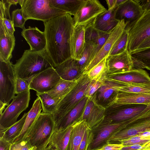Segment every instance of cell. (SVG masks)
<instances>
[{
	"label": "cell",
	"instance_id": "cell-22",
	"mask_svg": "<svg viewBox=\"0 0 150 150\" xmlns=\"http://www.w3.org/2000/svg\"><path fill=\"white\" fill-rule=\"evenodd\" d=\"M55 69L61 79L68 81L77 79L83 74L76 60L72 58L62 63Z\"/></svg>",
	"mask_w": 150,
	"mask_h": 150
},
{
	"label": "cell",
	"instance_id": "cell-15",
	"mask_svg": "<svg viewBox=\"0 0 150 150\" xmlns=\"http://www.w3.org/2000/svg\"><path fill=\"white\" fill-rule=\"evenodd\" d=\"M107 75L122 73L134 68L133 60L128 49L119 54L106 57Z\"/></svg>",
	"mask_w": 150,
	"mask_h": 150
},
{
	"label": "cell",
	"instance_id": "cell-16",
	"mask_svg": "<svg viewBox=\"0 0 150 150\" xmlns=\"http://www.w3.org/2000/svg\"><path fill=\"white\" fill-rule=\"evenodd\" d=\"M106 110L105 107L97 103L94 94L89 99L78 121L85 120L92 129L104 119Z\"/></svg>",
	"mask_w": 150,
	"mask_h": 150
},
{
	"label": "cell",
	"instance_id": "cell-53",
	"mask_svg": "<svg viewBox=\"0 0 150 150\" xmlns=\"http://www.w3.org/2000/svg\"><path fill=\"white\" fill-rule=\"evenodd\" d=\"M138 135L147 138L150 136V131H144L140 133Z\"/></svg>",
	"mask_w": 150,
	"mask_h": 150
},
{
	"label": "cell",
	"instance_id": "cell-4",
	"mask_svg": "<svg viewBox=\"0 0 150 150\" xmlns=\"http://www.w3.org/2000/svg\"><path fill=\"white\" fill-rule=\"evenodd\" d=\"M87 74H83L71 91L58 104L52 114L55 123L69 112L85 96L91 81Z\"/></svg>",
	"mask_w": 150,
	"mask_h": 150
},
{
	"label": "cell",
	"instance_id": "cell-44",
	"mask_svg": "<svg viewBox=\"0 0 150 150\" xmlns=\"http://www.w3.org/2000/svg\"><path fill=\"white\" fill-rule=\"evenodd\" d=\"M93 134L91 129L88 126L86 129L78 150H88L91 142Z\"/></svg>",
	"mask_w": 150,
	"mask_h": 150
},
{
	"label": "cell",
	"instance_id": "cell-49",
	"mask_svg": "<svg viewBox=\"0 0 150 150\" xmlns=\"http://www.w3.org/2000/svg\"><path fill=\"white\" fill-rule=\"evenodd\" d=\"M11 143L2 139H0V150H10Z\"/></svg>",
	"mask_w": 150,
	"mask_h": 150
},
{
	"label": "cell",
	"instance_id": "cell-50",
	"mask_svg": "<svg viewBox=\"0 0 150 150\" xmlns=\"http://www.w3.org/2000/svg\"><path fill=\"white\" fill-rule=\"evenodd\" d=\"M144 146L142 145L136 144L129 146H124L122 149L123 150H140L142 149Z\"/></svg>",
	"mask_w": 150,
	"mask_h": 150
},
{
	"label": "cell",
	"instance_id": "cell-31",
	"mask_svg": "<svg viewBox=\"0 0 150 150\" xmlns=\"http://www.w3.org/2000/svg\"><path fill=\"white\" fill-rule=\"evenodd\" d=\"M86 0H50L52 7L74 16L85 3Z\"/></svg>",
	"mask_w": 150,
	"mask_h": 150
},
{
	"label": "cell",
	"instance_id": "cell-25",
	"mask_svg": "<svg viewBox=\"0 0 150 150\" xmlns=\"http://www.w3.org/2000/svg\"><path fill=\"white\" fill-rule=\"evenodd\" d=\"M118 92L113 86L112 81L106 77L104 83L94 94L97 103L106 108L115 99Z\"/></svg>",
	"mask_w": 150,
	"mask_h": 150
},
{
	"label": "cell",
	"instance_id": "cell-3",
	"mask_svg": "<svg viewBox=\"0 0 150 150\" xmlns=\"http://www.w3.org/2000/svg\"><path fill=\"white\" fill-rule=\"evenodd\" d=\"M55 130L52 114L41 112L25 140L35 150H45L48 145Z\"/></svg>",
	"mask_w": 150,
	"mask_h": 150
},
{
	"label": "cell",
	"instance_id": "cell-2",
	"mask_svg": "<svg viewBox=\"0 0 150 150\" xmlns=\"http://www.w3.org/2000/svg\"><path fill=\"white\" fill-rule=\"evenodd\" d=\"M16 77L27 79L49 68L56 67L46 49L38 52L24 51L13 65Z\"/></svg>",
	"mask_w": 150,
	"mask_h": 150
},
{
	"label": "cell",
	"instance_id": "cell-59",
	"mask_svg": "<svg viewBox=\"0 0 150 150\" xmlns=\"http://www.w3.org/2000/svg\"><path fill=\"white\" fill-rule=\"evenodd\" d=\"M54 150H56V149H55Z\"/></svg>",
	"mask_w": 150,
	"mask_h": 150
},
{
	"label": "cell",
	"instance_id": "cell-41",
	"mask_svg": "<svg viewBox=\"0 0 150 150\" xmlns=\"http://www.w3.org/2000/svg\"><path fill=\"white\" fill-rule=\"evenodd\" d=\"M106 76L97 80H92L85 93V96L90 98L104 84Z\"/></svg>",
	"mask_w": 150,
	"mask_h": 150
},
{
	"label": "cell",
	"instance_id": "cell-24",
	"mask_svg": "<svg viewBox=\"0 0 150 150\" xmlns=\"http://www.w3.org/2000/svg\"><path fill=\"white\" fill-rule=\"evenodd\" d=\"M89 99L85 96L69 112L56 122L55 130L65 129L78 121Z\"/></svg>",
	"mask_w": 150,
	"mask_h": 150
},
{
	"label": "cell",
	"instance_id": "cell-20",
	"mask_svg": "<svg viewBox=\"0 0 150 150\" xmlns=\"http://www.w3.org/2000/svg\"><path fill=\"white\" fill-rule=\"evenodd\" d=\"M110 33L96 29L94 27L93 22L85 28V43L95 46L91 61L105 42Z\"/></svg>",
	"mask_w": 150,
	"mask_h": 150
},
{
	"label": "cell",
	"instance_id": "cell-47",
	"mask_svg": "<svg viewBox=\"0 0 150 150\" xmlns=\"http://www.w3.org/2000/svg\"><path fill=\"white\" fill-rule=\"evenodd\" d=\"M123 146L121 144L109 142L97 150H121Z\"/></svg>",
	"mask_w": 150,
	"mask_h": 150
},
{
	"label": "cell",
	"instance_id": "cell-8",
	"mask_svg": "<svg viewBox=\"0 0 150 150\" xmlns=\"http://www.w3.org/2000/svg\"><path fill=\"white\" fill-rule=\"evenodd\" d=\"M125 28L128 30V50L130 53L150 37V10L144 12L137 20Z\"/></svg>",
	"mask_w": 150,
	"mask_h": 150
},
{
	"label": "cell",
	"instance_id": "cell-34",
	"mask_svg": "<svg viewBox=\"0 0 150 150\" xmlns=\"http://www.w3.org/2000/svg\"><path fill=\"white\" fill-rule=\"evenodd\" d=\"M115 89L118 92L137 93H150V86L129 85L111 80Z\"/></svg>",
	"mask_w": 150,
	"mask_h": 150
},
{
	"label": "cell",
	"instance_id": "cell-40",
	"mask_svg": "<svg viewBox=\"0 0 150 150\" xmlns=\"http://www.w3.org/2000/svg\"><path fill=\"white\" fill-rule=\"evenodd\" d=\"M11 14V20L14 27H19L23 30L25 29V24L27 21L24 18L21 8L13 11Z\"/></svg>",
	"mask_w": 150,
	"mask_h": 150
},
{
	"label": "cell",
	"instance_id": "cell-13",
	"mask_svg": "<svg viewBox=\"0 0 150 150\" xmlns=\"http://www.w3.org/2000/svg\"><path fill=\"white\" fill-rule=\"evenodd\" d=\"M126 26V24L123 20L120 21L115 28L111 32L105 42L85 68L83 74H86L108 56L114 44L121 36Z\"/></svg>",
	"mask_w": 150,
	"mask_h": 150
},
{
	"label": "cell",
	"instance_id": "cell-30",
	"mask_svg": "<svg viewBox=\"0 0 150 150\" xmlns=\"http://www.w3.org/2000/svg\"><path fill=\"white\" fill-rule=\"evenodd\" d=\"M80 78L72 81H66L61 78L53 89L46 93L59 103L76 85Z\"/></svg>",
	"mask_w": 150,
	"mask_h": 150
},
{
	"label": "cell",
	"instance_id": "cell-27",
	"mask_svg": "<svg viewBox=\"0 0 150 150\" xmlns=\"http://www.w3.org/2000/svg\"><path fill=\"white\" fill-rule=\"evenodd\" d=\"M15 45L14 36L9 35L4 29L0 28V61H10Z\"/></svg>",
	"mask_w": 150,
	"mask_h": 150
},
{
	"label": "cell",
	"instance_id": "cell-28",
	"mask_svg": "<svg viewBox=\"0 0 150 150\" xmlns=\"http://www.w3.org/2000/svg\"><path fill=\"white\" fill-rule=\"evenodd\" d=\"M88 126L85 120L74 123L66 150H78L85 133Z\"/></svg>",
	"mask_w": 150,
	"mask_h": 150
},
{
	"label": "cell",
	"instance_id": "cell-58",
	"mask_svg": "<svg viewBox=\"0 0 150 150\" xmlns=\"http://www.w3.org/2000/svg\"><path fill=\"white\" fill-rule=\"evenodd\" d=\"M148 148H150V146H149L148 147Z\"/></svg>",
	"mask_w": 150,
	"mask_h": 150
},
{
	"label": "cell",
	"instance_id": "cell-29",
	"mask_svg": "<svg viewBox=\"0 0 150 150\" xmlns=\"http://www.w3.org/2000/svg\"><path fill=\"white\" fill-rule=\"evenodd\" d=\"M73 123L65 129L55 130L49 144L51 145L56 150H66Z\"/></svg>",
	"mask_w": 150,
	"mask_h": 150
},
{
	"label": "cell",
	"instance_id": "cell-38",
	"mask_svg": "<svg viewBox=\"0 0 150 150\" xmlns=\"http://www.w3.org/2000/svg\"><path fill=\"white\" fill-rule=\"evenodd\" d=\"M106 59H103L86 74L90 79L97 80L107 75Z\"/></svg>",
	"mask_w": 150,
	"mask_h": 150
},
{
	"label": "cell",
	"instance_id": "cell-35",
	"mask_svg": "<svg viewBox=\"0 0 150 150\" xmlns=\"http://www.w3.org/2000/svg\"><path fill=\"white\" fill-rule=\"evenodd\" d=\"M36 95L40 99L42 112L53 114L56 110L58 103L46 92H36Z\"/></svg>",
	"mask_w": 150,
	"mask_h": 150
},
{
	"label": "cell",
	"instance_id": "cell-11",
	"mask_svg": "<svg viewBox=\"0 0 150 150\" xmlns=\"http://www.w3.org/2000/svg\"><path fill=\"white\" fill-rule=\"evenodd\" d=\"M111 107L113 110L112 112L106 115L105 118L112 122L129 120L150 110V105L144 104H124Z\"/></svg>",
	"mask_w": 150,
	"mask_h": 150
},
{
	"label": "cell",
	"instance_id": "cell-17",
	"mask_svg": "<svg viewBox=\"0 0 150 150\" xmlns=\"http://www.w3.org/2000/svg\"><path fill=\"white\" fill-rule=\"evenodd\" d=\"M144 12L139 0H126L117 7L115 18L119 21L123 20L127 27L137 20Z\"/></svg>",
	"mask_w": 150,
	"mask_h": 150
},
{
	"label": "cell",
	"instance_id": "cell-10",
	"mask_svg": "<svg viewBox=\"0 0 150 150\" xmlns=\"http://www.w3.org/2000/svg\"><path fill=\"white\" fill-rule=\"evenodd\" d=\"M107 10L98 0H86L74 16V26L81 25L85 28Z\"/></svg>",
	"mask_w": 150,
	"mask_h": 150
},
{
	"label": "cell",
	"instance_id": "cell-57",
	"mask_svg": "<svg viewBox=\"0 0 150 150\" xmlns=\"http://www.w3.org/2000/svg\"><path fill=\"white\" fill-rule=\"evenodd\" d=\"M29 150H35V149L33 148V147H31L30 148Z\"/></svg>",
	"mask_w": 150,
	"mask_h": 150
},
{
	"label": "cell",
	"instance_id": "cell-9",
	"mask_svg": "<svg viewBox=\"0 0 150 150\" xmlns=\"http://www.w3.org/2000/svg\"><path fill=\"white\" fill-rule=\"evenodd\" d=\"M10 61H0V103L8 106L15 94L16 76Z\"/></svg>",
	"mask_w": 150,
	"mask_h": 150
},
{
	"label": "cell",
	"instance_id": "cell-39",
	"mask_svg": "<svg viewBox=\"0 0 150 150\" xmlns=\"http://www.w3.org/2000/svg\"><path fill=\"white\" fill-rule=\"evenodd\" d=\"M19 0H1L0 1V18H5L11 20L9 9L12 5H16Z\"/></svg>",
	"mask_w": 150,
	"mask_h": 150
},
{
	"label": "cell",
	"instance_id": "cell-48",
	"mask_svg": "<svg viewBox=\"0 0 150 150\" xmlns=\"http://www.w3.org/2000/svg\"><path fill=\"white\" fill-rule=\"evenodd\" d=\"M150 47V37L146 39L142 42L134 51L140 50Z\"/></svg>",
	"mask_w": 150,
	"mask_h": 150
},
{
	"label": "cell",
	"instance_id": "cell-12",
	"mask_svg": "<svg viewBox=\"0 0 150 150\" xmlns=\"http://www.w3.org/2000/svg\"><path fill=\"white\" fill-rule=\"evenodd\" d=\"M60 79L55 68H49L33 77L30 82L29 88L36 92H46L53 89Z\"/></svg>",
	"mask_w": 150,
	"mask_h": 150
},
{
	"label": "cell",
	"instance_id": "cell-45",
	"mask_svg": "<svg viewBox=\"0 0 150 150\" xmlns=\"http://www.w3.org/2000/svg\"><path fill=\"white\" fill-rule=\"evenodd\" d=\"M0 23L3 25L8 34L11 36H14V33L15 29L11 20L5 18L3 19L0 18Z\"/></svg>",
	"mask_w": 150,
	"mask_h": 150
},
{
	"label": "cell",
	"instance_id": "cell-51",
	"mask_svg": "<svg viewBox=\"0 0 150 150\" xmlns=\"http://www.w3.org/2000/svg\"><path fill=\"white\" fill-rule=\"evenodd\" d=\"M139 1L144 12L150 10V0H139Z\"/></svg>",
	"mask_w": 150,
	"mask_h": 150
},
{
	"label": "cell",
	"instance_id": "cell-60",
	"mask_svg": "<svg viewBox=\"0 0 150 150\" xmlns=\"http://www.w3.org/2000/svg\"><path fill=\"white\" fill-rule=\"evenodd\" d=\"M121 150H122V149H121Z\"/></svg>",
	"mask_w": 150,
	"mask_h": 150
},
{
	"label": "cell",
	"instance_id": "cell-56",
	"mask_svg": "<svg viewBox=\"0 0 150 150\" xmlns=\"http://www.w3.org/2000/svg\"><path fill=\"white\" fill-rule=\"evenodd\" d=\"M24 0H19L18 4L20 5L21 7L22 6Z\"/></svg>",
	"mask_w": 150,
	"mask_h": 150
},
{
	"label": "cell",
	"instance_id": "cell-46",
	"mask_svg": "<svg viewBox=\"0 0 150 150\" xmlns=\"http://www.w3.org/2000/svg\"><path fill=\"white\" fill-rule=\"evenodd\" d=\"M31 147L26 140L12 143L10 150H29Z\"/></svg>",
	"mask_w": 150,
	"mask_h": 150
},
{
	"label": "cell",
	"instance_id": "cell-37",
	"mask_svg": "<svg viewBox=\"0 0 150 150\" xmlns=\"http://www.w3.org/2000/svg\"><path fill=\"white\" fill-rule=\"evenodd\" d=\"M94 48L93 45L85 43L80 59L78 60H75L79 68L83 72L91 61Z\"/></svg>",
	"mask_w": 150,
	"mask_h": 150
},
{
	"label": "cell",
	"instance_id": "cell-54",
	"mask_svg": "<svg viewBox=\"0 0 150 150\" xmlns=\"http://www.w3.org/2000/svg\"><path fill=\"white\" fill-rule=\"evenodd\" d=\"M126 1V0H116L115 7H118L125 2Z\"/></svg>",
	"mask_w": 150,
	"mask_h": 150
},
{
	"label": "cell",
	"instance_id": "cell-21",
	"mask_svg": "<svg viewBox=\"0 0 150 150\" xmlns=\"http://www.w3.org/2000/svg\"><path fill=\"white\" fill-rule=\"evenodd\" d=\"M117 7L108 9L99 15L93 22L94 27L101 31L110 33L120 22L115 18Z\"/></svg>",
	"mask_w": 150,
	"mask_h": 150
},
{
	"label": "cell",
	"instance_id": "cell-23",
	"mask_svg": "<svg viewBox=\"0 0 150 150\" xmlns=\"http://www.w3.org/2000/svg\"><path fill=\"white\" fill-rule=\"evenodd\" d=\"M41 105L39 98L38 97L34 101L32 107L28 112L22 129L19 135L12 143L25 140L37 119L41 113ZM11 143V144H12Z\"/></svg>",
	"mask_w": 150,
	"mask_h": 150
},
{
	"label": "cell",
	"instance_id": "cell-7",
	"mask_svg": "<svg viewBox=\"0 0 150 150\" xmlns=\"http://www.w3.org/2000/svg\"><path fill=\"white\" fill-rule=\"evenodd\" d=\"M132 120V119L123 122H112L105 117L101 123L91 129L93 138L88 150H97L108 143L112 137Z\"/></svg>",
	"mask_w": 150,
	"mask_h": 150
},
{
	"label": "cell",
	"instance_id": "cell-36",
	"mask_svg": "<svg viewBox=\"0 0 150 150\" xmlns=\"http://www.w3.org/2000/svg\"><path fill=\"white\" fill-rule=\"evenodd\" d=\"M128 30L125 28L121 36L114 44L108 56L121 54L128 49Z\"/></svg>",
	"mask_w": 150,
	"mask_h": 150
},
{
	"label": "cell",
	"instance_id": "cell-52",
	"mask_svg": "<svg viewBox=\"0 0 150 150\" xmlns=\"http://www.w3.org/2000/svg\"><path fill=\"white\" fill-rule=\"evenodd\" d=\"M106 1L108 6V10L116 7L115 6L116 0H106Z\"/></svg>",
	"mask_w": 150,
	"mask_h": 150
},
{
	"label": "cell",
	"instance_id": "cell-33",
	"mask_svg": "<svg viewBox=\"0 0 150 150\" xmlns=\"http://www.w3.org/2000/svg\"><path fill=\"white\" fill-rule=\"evenodd\" d=\"M28 114V112L25 113L22 118L7 130L0 139H2L11 144L20 134Z\"/></svg>",
	"mask_w": 150,
	"mask_h": 150
},
{
	"label": "cell",
	"instance_id": "cell-19",
	"mask_svg": "<svg viewBox=\"0 0 150 150\" xmlns=\"http://www.w3.org/2000/svg\"><path fill=\"white\" fill-rule=\"evenodd\" d=\"M124 104L150 105V93H137L118 92L108 108Z\"/></svg>",
	"mask_w": 150,
	"mask_h": 150
},
{
	"label": "cell",
	"instance_id": "cell-55",
	"mask_svg": "<svg viewBox=\"0 0 150 150\" xmlns=\"http://www.w3.org/2000/svg\"><path fill=\"white\" fill-rule=\"evenodd\" d=\"M55 149L50 145L49 144L45 150H54Z\"/></svg>",
	"mask_w": 150,
	"mask_h": 150
},
{
	"label": "cell",
	"instance_id": "cell-6",
	"mask_svg": "<svg viewBox=\"0 0 150 150\" xmlns=\"http://www.w3.org/2000/svg\"><path fill=\"white\" fill-rule=\"evenodd\" d=\"M30 99V90L18 93L13 98L12 102L0 115V138L17 122L20 115L28 107Z\"/></svg>",
	"mask_w": 150,
	"mask_h": 150
},
{
	"label": "cell",
	"instance_id": "cell-5",
	"mask_svg": "<svg viewBox=\"0 0 150 150\" xmlns=\"http://www.w3.org/2000/svg\"><path fill=\"white\" fill-rule=\"evenodd\" d=\"M21 8L24 18L26 21L33 19L43 22L67 13L52 6L50 0H24Z\"/></svg>",
	"mask_w": 150,
	"mask_h": 150
},
{
	"label": "cell",
	"instance_id": "cell-43",
	"mask_svg": "<svg viewBox=\"0 0 150 150\" xmlns=\"http://www.w3.org/2000/svg\"><path fill=\"white\" fill-rule=\"evenodd\" d=\"M33 77L27 79L16 77L15 94L30 90L29 84Z\"/></svg>",
	"mask_w": 150,
	"mask_h": 150
},
{
	"label": "cell",
	"instance_id": "cell-26",
	"mask_svg": "<svg viewBox=\"0 0 150 150\" xmlns=\"http://www.w3.org/2000/svg\"><path fill=\"white\" fill-rule=\"evenodd\" d=\"M85 43V27L74 26L71 37V58L79 60L83 51Z\"/></svg>",
	"mask_w": 150,
	"mask_h": 150
},
{
	"label": "cell",
	"instance_id": "cell-32",
	"mask_svg": "<svg viewBox=\"0 0 150 150\" xmlns=\"http://www.w3.org/2000/svg\"><path fill=\"white\" fill-rule=\"evenodd\" d=\"M130 53L134 62V68L146 69L150 71V47Z\"/></svg>",
	"mask_w": 150,
	"mask_h": 150
},
{
	"label": "cell",
	"instance_id": "cell-14",
	"mask_svg": "<svg viewBox=\"0 0 150 150\" xmlns=\"http://www.w3.org/2000/svg\"><path fill=\"white\" fill-rule=\"evenodd\" d=\"M106 78L129 85L150 86V76L143 69L134 68L119 74L107 75Z\"/></svg>",
	"mask_w": 150,
	"mask_h": 150
},
{
	"label": "cell",
	"instance_id": "cell-42",
	"mask_svg": "<svg viewBox=\"0 0 150 150\" xmlns=\"http://www.w3.org/2000/svg\"><path fill=\"white\" fill-rule=\"evenodd\" d=\"M146 137H143L137 135L116 142H119L120 143V144H122L124 146H129L136 144L144 145L150 142V139Z\"/></svg>",
	"mask_w": 150,
	"mask_h": 150
},
{
	"label": "cell",
	"instance_id": "cell-18",
	"mask_svg": "<svg viewBox=\"0 0 150 150\" xmlns=\"http://www.w3.org/2000/svg\"><path fill=\"white\" fill-rule=\"evenodd\" d=\"M21 35L29 44L31 51L38 52L46 49V40L44 32L37 27L29 26L25 28L23 30Z\"/></svg>",
	"mask_w": 150,
	"mask_h": 150
},
{
	"label": "cell",
	"instance_id": "cell-1",
	"mask_svg": "<svg viewBox=\"0 0 150 150\" xmlns=\"http://www.w3.org/2000/svg\"><path fill=\"white\" fill-rule=\"evenodd\" d=\"M43 23L46 49L56 68L71 58V40L74 27L73 18L66 13Z\"/></svg>",
	"mask_w": 150,
	"mask_h": 150
}]
</instances>
